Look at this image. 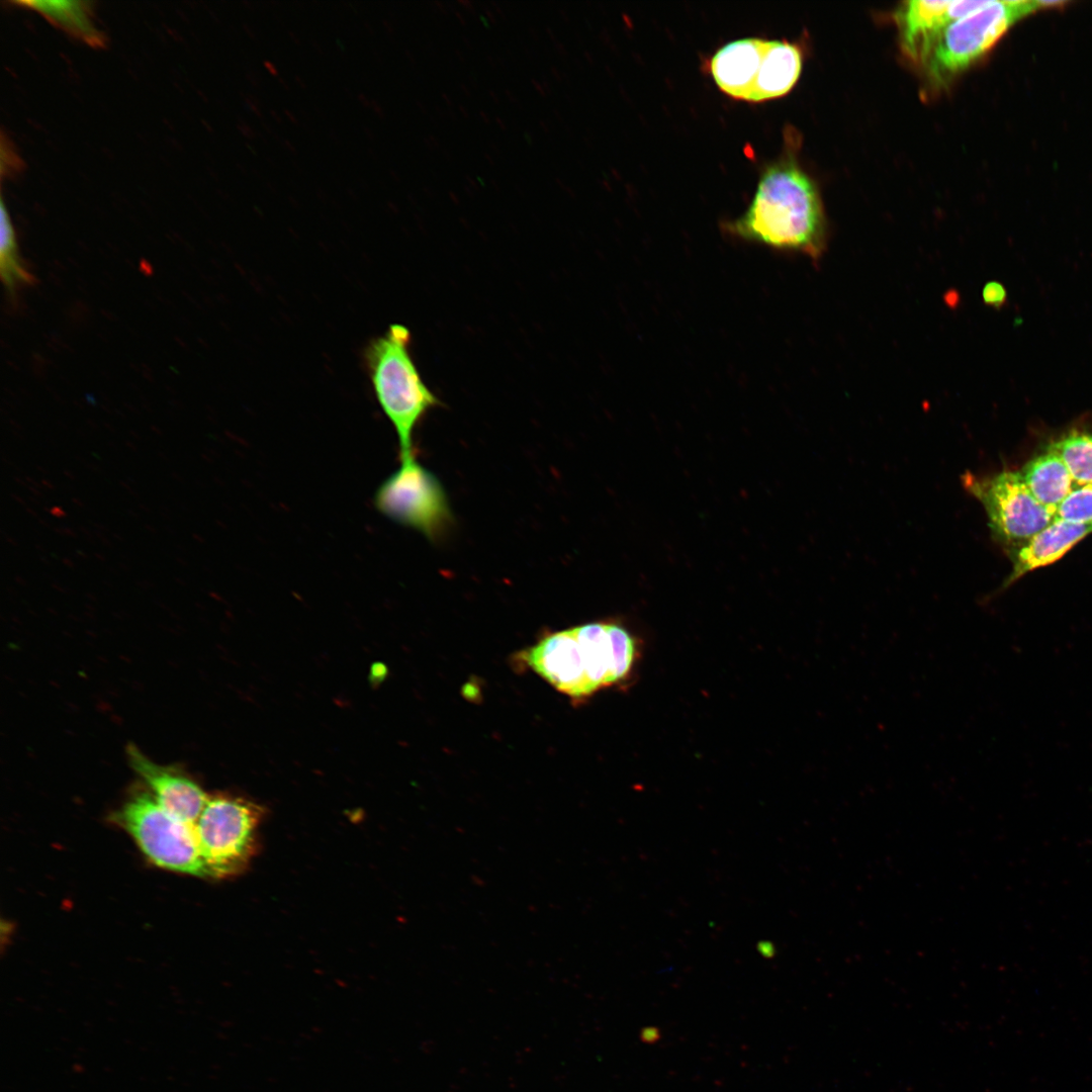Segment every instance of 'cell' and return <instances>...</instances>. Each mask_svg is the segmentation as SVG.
<instances>
[{"label": "cell", "mask_w": 1092, "mask_h": 1092, "mask_svg": "<svg viewBox=\"0 0 1092 1092\" xmlns=\"http://www.w3.org/2000/svg\"><path fill=\"white\" fill-rule=\"evenodd\" d=\"M724 230L736 239L818 260L826 246V219L814 180L792 158L767 166L754 196Z\"/></svg>", "instance_id": "1"}, {"label": "cell", "mask_w": 1092, "mask_h": 1092, "mask_svg": "<svg viewBox=\"0 0 1092 1092\" xmlns=\"http://www.w3.org/2000/svg\"><path fill=\"white\" fill-rule=\"evenodd\" d=\"M635 651L633 638L622 626L595 622L551 633L522 658L559 692L582 698L622 679Z\"/></svg>", "instance_id": "2"}, {"label": "cell", "mask_w": 1092, "mask_h": 1092, "mask_svg": "<svg viewBox=\"0 0 1092 1092\" xmlns=\"http://www.w3.org/2000/svg\"><path fill=\"white\" fill-rule=\"evenodd\" d=\"M411 346V331L393 324L369 340L362 355L374 396L395 431L400 461L415 457L416 429L431 410L442 404L422 378Z\"/></svg>", "instance_id": "3"}, {"label": "cell", "mask_w": 1092, "mask_h": 1092, "mask_svg": "<svg viewBox=\"0 0 1092 1092\" xmlns=\"http://www.w3.org/2000/svg\"><path fill=\"white\" fill-rule=\"evenodd\" d=\"M1060 2L983 0L982 4L948 24L917 65L930 91L945 89L982 58L1019 19Z\"/></svg>", "instance_id": "4"}, {"label": "cell", "mask_w": 1092, "mask_h": 1092, "mask_svg": "<svg viewBox=\"0 0 1092 1092\" xmlns=\"http://www.w3.org/2000/svg\"><path fill=\"white\" fill-rule=\"evenodd\" d=\"M116 819L155 864L178 873L205 876L194 823L171 815L153 795L134 793L117 812Z\"/></svg>", "instance_id": "5"}, {"label": "cell", "mask_w": 1092, "mask_h": 1092, "mask_svg": "<svg viewBox=\"0 0 1092 1092\" xmlns=\"http://www.w3.org/2000/svg\"><path fill=\"white\" fill-rule=\"evenodd\" d=\"M373 504L383 516L421 532L431 541L440 538L452 524L442 483L415 457L400 461V466L381 482Z\"/></svg>", "instance_id": "6"}, {"label": "cell", "mask_w": 1092, "mask_h": 1092, "mask_svg": "<svg viewBox=\"0 0 1092 1092\" xmlns=\"http://www.w3.org/2000/svg\"><path fill=\"white\" fill-rule=\"evenodd\" d=\"M262 815L256 804L234 797L208 800L194 822L205 876L235 874L249 859Z\"/></svg>", "instance_id": "7"}, {"label": "cell", "mask_w": 1092, "mask_h": 1092, "mask_svg": "<svg viewBox=\"0 0 1092 1092\" xmlns=\"http://www.w3.org/2000/svg\"><path fill=\"white\" fill-rule=\"evenodd\" d=\"M963 484L982 504L993 536L1008 551L1054 521V512L1031 494L1019 471L1004 470L984 477L967 472Z\"/></svg>", "instance_id": "8"}, {"label": "cell", "mask_w": 1092, "mask_h": 1092, "mask_svg": "<svg viewBox=\"0 0 1092 1092\" xmlns=\"http://www.w3.org/2000/svg\"><path fill=\"white\" fill-rule=\"evenodd\" d=\"M983 0H911L897 7L893 18L904 55L918 65L938 34L972 12Z\"/></svg>", "instance_id": "9"}, {"label": "cell", "mask_w": 1092, "mask_h": 1092, "mask_svg": "<svg viewBox=\"0 0 1092 1092\" xmlns=\"http://www.w3.org/2000/svg\"><path fill=\"white\" fill-rule=\"evenodd\" d=\"M127 754L132 769L166 811L186 823L193 824L198 819L208 796L196 783L174 768L151 761L133 745H128Z\"/></svg>", "instance_id": "10"}, {"label": "cell", "mask_w": 1092, "mask_h": 1092, "mask_svg": "<svg viewBox=\"0 0 1092 1092\" xmlns=\"http://www.w3.org/2000/svg\"><path fill=\"white\" fill-rule=\"evenodd\" d=\"M768 39L745 37L727 42L710 61L711 74L726 94L751 101Z\"/></svg>", "instance_id": "11"}, {"label": "cell", "mask_w": 1092, "mask_h": 1092, "mask_svg": "<svg viewBox=\"0 0 1092 1092\" xmlns=\"http://www.w3.org/2000/svg\"><path fill=\"white\" fill-rule=\"evenodd\" d=\"M1092 533V524H1072L1054 520L1024 543L1012 549V570L1002 584V589L1034 569L1053 564L1061 559L1083 538Z\"/></svg>", "instance_id": "12"}, {"label": "cell", "mask_w": 1092, "mask_h": 1092, "mask_svg": "<svg viewBox=\"0 0 1092 1092\" xmlns=\"http://www.w3.org/2000/svg\"><path fill=\"white\" fill-rule=\"evenodd\" d=\"M15 6L36 11L50 23L94 49L106 47L107 37L95 23L93 1H12Z\"/></svg>", "instance_id": "13"}, {"label": "cell", "mask_w": 1092, "mask_h": 1092, "mask_svg": "<svg viewBox=\"0 0 1092 1092\" xmlns=\"http://www.w3.org/2000/svg\"><path fill=\"white\" fill-rule=\"evenodd\" d=\"M802 70L800 48L787 40L768 39L760 75L751 101L782 96L796 84Z\"/></svg>", "instance_id": "14"}, {"label": "cell", "mask_w": 1092, "mask_h": 1092, "mask_svg": "<svg viewBox=\"0 0 1092 1092\" xmlns=\"http://www.w3.org/2000/svg\"><path fill=\"white\" fill-rule=\"evenodd\" d=\"M1019 473L1031 494L1054 514L1075 485L1065 463L1050 448L1026 462Z\"/></svg>", "instance_id": "15"}, {"label": "cell", "mask_w": 1092, "mask_h": 1092, "mask_svg": "<svg viewBox=\"0 0 1092 1092\" xmlns=\"http://www.w3.org/2000/svg\"><path fill=\"white\" fill-rule=\"evenodd\" d=\"M0 270L1 278L8 297L15 301L16 290L23 286H32L36 278L27 271L18 253V246L13 224L3 199L0 201Z\"/></svg>", "instance_id": "16"}, {"label": "cell", "mask_w": 1092, "mask_h": 1092, "mask_svg": "<svg viewBox=\"0 0 1092 1092\" xmlns=\"http://www.w3.org/2000/svg\"><path fill=\"white\" fill-rule=\"evenodd\" d=\"M1048 448L1062 459L1075 484L1092 483V433H1070Z\"/></svg>", "instance_id": "17"}, {"label": "cell", "mask_w": 1092, "mask_h": 1092, "mask_svg": "<svg viewBox=\"0 0 1092 1092\" xmlns=\"http://www.w3.org/2000/svg\"><path fill=\"white\" fill-rule=\"evenodd\" d=\"M1054 520L1092 524V483L1075 484L1057 507Z\"/></svg>", "instance_id": "18"}, {"label": "cell", "mask_w": 1092, "mask_h": 1092, "mask_svg": "<svg viewBox=\"0 0 1092 1092\" xmlns=\"http://www.w3.org/2000/svg\"><path fill=\"white\" fill-rule=\"evenodd\" d=\"M25 165L23 160L16 152V147L12 141L5 135L4 130L1 131L0 139V175L1 179L13 178L21 173Z\"/></svg>", "instance_id": "19"}, {"label": "cell", "mask_w": 1092, "mask_h": 1092, "mask_svg": "<svg viewBox=\"0 0 1092 1092\" xmlns=\"http://www.w3.org/2000/svg\"><path fill=\"white\" fill-rule=\"evenodd\" d=\"M1005 289L1000 283L989 282L984 286L983 299L987 304L993 306H1000L1005 300Z\"/></svg>", "instance_id": "20"}, {"label": "cell", "mask_w": 1092, "mask_h": 1092, "mask_svg": "<svg viewBox=\"0 0 1092 1092\" xmlns=\"http://www.w3.org/2000/svg\"><path fill=\"white\" fill-rule=\"evenodd\" d=\"M531 82H532L533 86H534V87L536 88V90H537V91H538V92H539V93H540L541 95H543V96H545V95H546L545 89H544V87L542 86V84H540V83H539V82H538L537 80H534V79H532V80H531Z\"/></svg>", "instance_id": "21"}, {"label": "cell", "mask_w": 1092, "mask_h": 1092, "mask_svg": "<svg viewBox=\"0 0 1092 1092\" xmlns=\"http://www.w3.org/2000/svg\"><path fill=\"white\" fill-rule=\"evenodd\" d=\"M554 43H555V47H556L558 53L563 57H565V56L567 57L568 54H567V51H566L565 47L561 42H559L557 40L554 41Z\"/></svg>", "instance_id": "22"}, {"label": "cell", "mask_w": 1092, "mask_h": 1092, "mask_svg": "<svg viewBox=\"0 0 1092 1092\" xmlns=\"http://www.w3.org/2000/svg\"><path fill=\"white\" fill-rule=\"evenodd\" d=\"M50 512H51L52 515L57 516L58 518H62V517L66 516V513L59 507L53 508Z\"/></svg>", "instance_id": "23"}, {"label": "cell", "mask_w": 1092, "mask_h": 1092, "mask_svg": "<svg viewBox=\"0 0 1092 1092\" xmlns=\"http://www.w3.org/2000/svg\"><path fill=\"white\" fill-rule=\"evenodd\" d=\"M264 64H265V67H266V69H267V70H268V71H269V72H270L271 74H273V75H276V74H277V70H276V68H275V66H274L273 64H271V63H269V62H265Z\"/></svg>", "instance_id": "24"}, {"label": "cell", "mask_w": 1092, "mask_h": 1092, "mask_svg": "<svg viewBox=\"0 0 1092 1092\" xmlns=\"http://www.w3.org/2000/svg\"><path fill=\"white\" fill-rule=\"evenodd\" d=\"M550 70H551L552 75L554 76L555 79H557L559 81H561L563 79L562 78V73H560L555 67H551Z\"/></svg>", "instance_id": "25"}, {"label": "cell", "mask_w": 1092, "mask_h": 1092, "mask_svg": "<svg viewBox=\"0 0 1092 1092\" xmlns=\"http://www.w3.org/2000/svg\"><path fill=\"white\" fill-rule=\"evenodd\" d=\"M505 92L511 102L520 104L518 98L511 91L507 89Z\"/></svg>", "instance_id": "26"}, {"label": "cell", "mask_w": 1092, "mask_h": 1092, "mask_svg": "<svg viewBox=\"0 0 1092 1092\" xmlns=\"http://www.w3.org/2000/svg\"><path fill=\"white\" fill-rule=\"evenodd\" d=\"M458 2H459L460 4H462V5H464V6H465V7H466V8L468 9V10H470V11H471L472 13H474V9H473V6H472V4H471V2H470V1H467V0H459Z\"/></svg>", "instance_id": "27"}, {"label": "cell", "mask_w": 1092, "mask_h": 1092, "mask_svg": "<svg viewBox=\"0 0 1092 1092\" xmlns=\"http://www.w3.org/2000/svg\"><path fill=\"white\" fill-rule=\"evenodd\" d=\"M484 10H485V12H486V14H487V17H488V18H489V19H490V20H491L492 22H496V20H495V17H494V15L492 14V12H491V11L489 10V8H488V7H486V6H484Z\"/></svg>", "instance_id": "28"}, {"label": "cell", "mask_w": 1092, "mask_h": 1092, "mask_svg": "<svg viewBox=\"0 0 1092 1092\" xmlns=\"http://www.w3.org/2000/svg\"><path fill=\"white\" fill-rule=\"evenodd\" d=\"M491 4L494 7V9L505 18V14H504L503 10L500 9V7L497 5V3L494 2V1H491Z\"/></svg>", "instance_id": "29"}, {"label": "cell", "mask_w": 1092, "mask_h": 1092, "mask_svg": "<svg viewBox=\"0 0 1092 1092\" xmlns=\"http://www.w3.org/2000/svg\"><path fill=\"white\" fill-rule=\"evenodd\" d=\"M542 84H543V87H544L545 90H547L548 92H551V85L549 84L547 79L544 78L543 81H542Z\"/></svg>", "instance_id": "30"}, {"label": "cell", "mask_w": 1092, "mask_h": 1092, "mask_svg": "<svg viewBox=\"0 0 1092 1092\" xmlns=\"http://www.w3.org/2000/svg\"><path fill=\"white\" fill-rule=\"evenodd\" d=\"M495 121H496V123H497V124L499 125V127H500V128H503V129H506V128H507V126H506V124H505L504 120H503V119H500L499 117H496V118H495Z\"/></svg>", "instance_id": "31"}, {"label": "cell", "mask_w": 1092, "mask_h": 1092, "mask_svg": "<svg viewBox=\"0 0 1092 1092\" xmlns=\"http://www.w3.org/2000/svg\"><path fill=\"white\" fill-rule=\"evenodd\" d=\"M455 15L463 25L466 24L465 19L463 18V16L458 11H455Z\"/></svg>", "instance_id": "32"}, {"label": "cell", "mask_w": 1092, "mask_h": 1092, "mask_svg": "<svg viewBox=\"0 0 1092 1092\" xmlns=\"http://www.w3.org/2000/svg\"><path fill=\"white\" fill-rule=\"evenodd\" d=\"M489 96L494 100L495 103L499 102V100L497 98V95H496V93L494 91L490 90L489 91Z\"/></svg>", "instance_id": "33"}, {"label": "cell", "mask_w": 1092, "mask_h": 1092, "mask_svg": "<svg viewBox=\"0 0 1092 1092\" xmlns=\"http://www.w3.org/2000/svg\"><path fill=\"white\" fill-rule=\"evenodd\" d=\"M466 180H467V181L469 182V184H470V185H471L472 187H474V188H477L478 184H476V182H475V181H474V180H473V179H472L471 177H469V176H466Z\"/></svg>", "instance_id": "34"}, {"label": "cell", "mask_w": 1092, "mask_h": 1092, "mask_svg": "<svg viewBox=\"0 0 1092 1092\" xmlns=\"http://www.w3.org/2000/svg\"><path fill=\"white\" fill-rule=\"evenodd\" d=\"M479 115L485 122H489L490 119H489V117L487 116V114L485 112L480 111Z\"/></svg>", "instance_id": "35"}, {"label": "cell", "mask_w": 1092, "mask_h": 1092, "mask_svg": "<svg viewBox=\"0 0 1092 1092\" xmlns=\"http://www.w3.org/2000/svg\"><path fill=\"white\" fill-rule=\"evenodd\" d=\"M546 31H547L548 35L553 39V41H556L553 30L551 28H549V27H546Z\"/></svg>", "instance_id": "36"}, {"label": "cell", "mask_w": 1092, "mask_h": 1092, "mask_svg": "<svg viewBox=\"0 0 1092 1092\" xmlns=\"http://www.w3.org/2000/svg\"><path fill=\"white\" fill-rule=\"evenodd\" d=\"M460 87L462 88V91H463V92H464V93H465V94H466L467 96H471V92H470V90H469V89H468V88H467V87H466V86H465L464 84H461V86H460Z\"/></svg>", "instance_id": "37"}, {"label": "cell", "mask_w": 1092, "mask_h": 1092, "mask_svg": "<svg viewBox=\"0 0 1092 1092\" xmlns=\"http://www.w3.org/2000/svg\"><path fill=\"white\" fill-rule=\"evenodd\" d=\"M559 13H560V14L562 15V17H563V18H564V19H565L566 21H569V17H568V14H567V12H565V11H564L563 9H559Z\"/></svg>", "instance_id": "38"}, {"label": "cell", "mask_w": 1092, "mask_h": 1092, "mask_svg": "<svg viewBox=\"0 0 1092 1092\" xmlns=\"http://www.w3.org/2000/svg\"><path fill=\"white\" fill-rule=\"evenodd\" d=\"M434 3H435V5H436V6H438V7H439V9H440V10H441V11H442L443 13L447 14V11H446V9H444L443 5H442V4L440 3V2H438V1H435Z\"/></svg>", "instance_id": "39"}, {"label": "cell", "mask_w": 1092, "mask_h": 1092, "mask_svg": "<svg viewBox=\"0 0 1092 1092\" xmlns=\"http://www.w3.org/2000/svg\"><path fill=\"white\" fill-rule=\"evenodd\" d=\"M539 123H540V125H541V126L543 127V130H544V131H545L546 133H548V132L550 131V130H549V127H548V126H547V125L545 124V122H544V121L540 120V121H539Z\"/></svg>", "instance_id": "40"}, {"label": "cell", "mask_w": 1092, "mask_h": 1092, "mask_svg": "<svg viewBox=\"0 0 1092 1092\" xmlns=\"http://www.w3.org/2000/svg\"><path fill=\"white\" fill-rule=\"evenodd\" d=\"M486 61H487V62H488L489 64H491V66H495V61L493 60V57H491V56L487 55V56H486Z\"/></svg>", "instance_id": "41"}, {"label": "cell", "mask_w": 1092, "mask_h": 1092, "mask_svg": "<svg viewBox=\"0 0 1092 1092\" xmlns=\"http://www.w3.org/2000/svg\"><path fill=\"white\" fill-rule=\"evenodd\" d=\"M459 109L465 117H469L467 110L460 104Z\"/></svg>", "instance_id": "42"}, {"label": "cell", "mask_w": 1092, "mask_h": 1092, "mask_svg": "<svg viewBox=\"0 0 1092 1092\" xmlns=\"http://www.w3.org/2000/svg\"><path fill=\"white\" fill-rule=\"evenodd\" d=\"M529 31L532 36H535L536 39H539V35L537 34V31L535 29L529 28Z\"/></svg>", "instance_id": "43"}, {"label": "cell", "mask_w": 1092, "mask_h": 1092, "mask_svg": "<svg viewBox=\"0 0 1092 1092\" xmlns=\"http://www.w3.org/2000/svg\"><path fill=\"white\" fill-rule=\"evenodd\" d=\"M442 97H443V99H444V100L446 101V103H447L448 105H450V104L452 103V101L450 100V98H449V96H448V95H446V94H442Z\"/></svg>", "instance_id": "44"}, {"label": "cell", "mask_w": 1092, "mask_h": 1092, "mask_svg": "<svg viewBox=\"0 0 1092 1092\" xmlns=\"http://www.w3.org/2000/svg\"><path fill=\"white\" fill-rule=\"evenodd\" d=\"M455 53H456V55L458 56V58H459V59H460V60H461L462 62H464V58H463L464 56H463V54H462V53H460V52H459V50H457V49L455 50Z\"/></svg>", "instance_id": "45"}, {"label": "cell", "mask_w": 1092, "mask_h": 1092, "mask_svg": "<svg viewBox=\"0 0 1092 1092\" xmlns=\"http://www.w3.org/2000/svg\"><path fill=\"white\" fill-rule=\"evenodd\" d=\"M553 111H554V114H555V116H556L557 118H559V120H560V121H562V117H561V115H560V112H559V111H557L556 109H554Z\"/></svg>", "instance_id": "46"}, {"label": "cell", "mask_w": 1092, "mask_h": 1092, "mask_svg": "<svg viewBox=\"0 0 1092 1092\" xmlns=\"http://www.w3.org/2000/svg\"><path fill=\"white\" fill-rule=\"evenodd\" d=\"M463 39H464V42L466 43L467 47L472 48V44H471V42H470V40L468 38L463 37Z\"/></svg>", "instance_id": "47"}, {"label": "cell", "mask_w": 1092, "mask_h": 1092, "mask_svg": "<svg viewBox=\"0 0 1092 1092\" xmlns=\"http://www.w3.org/2000/svg\"><path fill=\"white\" fill-rule=\"evenodd\" d=\"M41 482H42V484H44V485H46L47 487H50V488H54V486H53V485H52V484H51L50 482H47V481H46L44 479H42V481H41Z\"/></svg>", "instance_id": "48"}, {"label": "cell", "mask_w": 1092, "mask_h": 1092, "mask_svg": "<svg viewBox=\"0 0 1092 1092\" xmlns=\"http://www.w3.org/2000/svg\"><path fill=\"white\" fill-rule=\"evenodd\" d=\"M490 147L492 150H495L497 153H499V149L496 147L495 144L490 143Z\"/></svg>", "instance_id": "49"}, {"label": "cell", "mask_w": 1092, "mask_h": 1092, "mask_svg": "<svg viewBox=\"0 0 1092 1092\" xmlns=\"http://www.w3.org/2000/svg\"><path fill=\"white\" fill-rule=\"evenodd\" d=\"M484 158H486V159L488 160V162H489V163H490L491 165H492V164H494V162H493V161H492V159H491V158H490V157L488 156V154H484Z\"/></svg>", "instance_id": "50"}, {"label": "cell", "mask_w": 1092, "mask_h": 1092, "mask_svg": "<svg viewBox=\"0 0 1092 1092\" xmlns=\"http://www.w3.org/2000/svg\"><path fill=\"white\" fill-rule=\"evenodd\" d=\"M63 561H64V563H67V564H68V565H69L70 567H72V566L74 565V564H73V563H72V562H71V561H70L69 559H67V558H65V559H64Z\"/></svg>", "instance_id": "51"}, {"label": "cell", "mask_w": 1092, "mask_h": 1092, "mask_svg": "<svg viewBox=\"0 0 1092 1092\" xmlns=\"http://www.w3.org/2000/svg\"><path fill=\"white\" fill-rule=\"evenodd\" d=\"M12 496H13V498H14V499H16V500H18L19 503L23 504V500H22V498H20V497H19L18 495H14V494H12Z\"/></svg>", "instance_id": "52"}, {"label": "cell", "mask_w": 1092, "mask_h": 1092, "mask_svg": "<svg viewBox=\"0 0 1092 1092\" xmlns=\"http://www.w3.org/2000/svg\"><path fill=\"white\" fill-rule=\"evenodd\" d=\"M73 502H74V503H75L76 505H78V506H80V507H83V504H82V503H81V502H80L79 499H77V498H73Z\"/></svg>", "instance_id": "53"}, {"label": "cell", "mask_w": 1092, "mask_h": 1092, "mask_svg": "<svg viewBox=\"0 0 1092 1092\" xmlns=\"http://www.w3.org/2000/svg\"><path fill=\"white\" fill-rule=\"evenodd\" d=\"M29 489H30V490H31L32 492H34L35 494H40V493H39V491H38V490H36V489H35L34 487H29Z\"/></svg>", "instance_id": "54"}, {"label": "cell", "mask_w": 1092, "mask_h": 1092, "mask_svg": "<svg viewBox=\"0 0 1092 1092\" xmlns=\"http://www.w3.org/2000/svg\"><path fill=\"white\" fill-rule=\"evenodd\" d=\"M27 512L30 513L33 516H36V514L33 511H31L30 509H27Z\"/></svg>", "instance_id": "55"}, {"label": "cell", "mask_w": 1092, "mask_h": 1092, "mask_svg": "<svg viewBox=\"0 0 1092 1092\" xmlns=\"http://www.w3.org/2000/svg\"><path fill=\"white\" fill-rule=\"evenodd\" d=\"M64 473H65V474H67V475H68V476H69L70 478H74V477H72V474H70V473H69L68 471H66V470L64 471Z\"/></svg>", "instance_id": "56"}, {"label": "cell", "mask_w": 1092, "mask_h": 1092, "mask_svg": "<svg viewBox=\"0 0 1092 1092\" xmlns=\"http://www.w3.org/2000/svg\"><path fill=\"white\" fill-rule=\"evenodd\" d=\"M96 557H99V559H100V560H102V561H104V560H105V559L103 558V556H101V555H99V554H96Z\"/></svg>", "instance_id": "57"}, {"label": "cell", "mask_w": 1092, "mask_h": 1092, "mask_svg": "<svg viewBox=\"0 0 1092 1092\" xmlns=\"http://www.w3.org/2000/svg\"><path fill=\"white\" fill-rule=\"evenodd\" d=\"M30 500H32V502H33V503H35V504H38V503H37V500H36L35 498H32V497H30Z\"/></svg>", "instance_id": "58"}]
</instances>
